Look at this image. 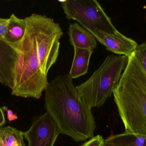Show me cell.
I'll list each match as a JSON object with an SVG mask.
<instances>
[{"instance_id":"obj_14","label":"cell","mask_w":146,"mask_h":146,"mask_svg":"<svg viewBox=\"0 0 146 146\" xmlns=\"http://www.w3.org/2000/svg\"><path fill=\"white\" fill-rule=\"evenodd\" d=\"M24 132L11 127L0 128V146H26Z\"/></svg>"},{"instance_id":"obj_17","label":"cell","mask_w":146,"mask_h":146,"mask_svg":"<svg viewBox=\"0 0 146 146\" xmlns=\"http://www.w3.org/2000/svg\"><path fill=\"white\" fill-rule=\"evenodd\" d=\"M8 23L9 19L0 18V39L5 40Z\"/></svg>"},{"instance_id":"obj_1","label":"cell","mask_w":146,"mask_h":146,"mask_svg":"<svg viewBox=\"0 0 146 146\" xmlns=\"http://www.w3.org/2000/svg\"><path fill=\"white\" fill-rule=\"evenodd\" d=\"M44 101L61 133L76 142L93 137L96 126L91 108L80 97L69 74L58 75L49 82Z\"/></svg>"},{"instance_id":"obj_4","label":"cell","mask_w":146,"mask_h":146,"mask_svg":"<svg viewBox=\"0 0 146 146\" xmlns=\"http://www.w3.org/2000/svg\"><path fill=\"white\" fill-rule=\"evenodd\" d=\"M26 30L21 42L24 53V67L20 80L11 89V94L24 98L38 99L48 85L47 75L41 67L36 38L29 16L25 18Z\"/></svg>"},{"instance_id":"obj_13","label":"cell","mask_w":146,"mask_h":146,"mask_svg":"<svg viewBox=\"0 0 146 146\" xmlns=\"http://www.w3.org/2000/svg\"><path fill=\"white\" fill-rule=\"evenodd\" d=\"M104 146H146V135L124 132L107 138Z\"/></svg>"},{"instance_id":"obj_8","label":"cell","mask_w":146,"mask_h":146,"mask_svg":"<svg viewBox=\"0 0 146 146\" xmlns=\"http://www.w3.org/2000/svg\"><path fill=\"white\" fill-rule=\"evenodd\" d=\"M19 50L7 42L0 39V82L12 89L15 83V71Z\"/></svg>"},{"instance_id":"obj_2","label":"cell","mask_w":146,"mask_h":146,"mask_svg":"<svg viewBox=\"0 0 146 146\" xmlns=\"http://www.w3.org/2000/svg\"><path fill=\"white\" fill-rule=\"evenodd\" d=\"M113 94L125 132L146 135V73L135 51Z\"/></svg>"},{"instance_id":"obj_18","label":"cell","mask_w":146,"mask_h":146,"mask_svg":"<svg viewBox=\"0 0 146 146\" xmlns=\"http://www.w3.org/2000/svg\"><path fill=\"white\" fill-rule=\"evenodd\" d=\"M5 118L4 117V113L1 108L0 107V128L2 127L5 124Z\"/></svg>"},{"instance_id":"obj_11","label":"cell","mask_w":146,"mask_h":146,"mask_svg":"<svg viewBox=\"0 0 146 146\" xmlns=\"http://www.w3.org/2000/svg\"><path fill=\"white\" fill-rule=\"evenodd\" d=\"M74 55L70 72L68 73L73 79H76L87 73L89 61L94 50L74 48Z\"/></svg>"},{"instance_id":"obj_10","label":"cell","mask_w":146,"mask_h":146,"mask_svg":"<svg viewBox=\"0 0 146 146\" xmlns=\"http://www.w3.org/2000/svg\"><path fill=\"white\" fill-rule=\"evenodd\" d=\"M68 33L69 42L74 48L94 50L97 47L96 38L78 23L70 24Z\"/></svg>"},{"instance_id":"obj_15","label":"cell","mask_w":146,"mask_h":146,"mask_svg":"<svg viewBox=\"0 0 146 146\" xmlns=\"http://www.w3.org/2000/svg\"><path fill=\"white\" fill-rule=\"evenodd\" d=\"M135 52L140 59L142 66L146 73V42L139 45Z\"/></svg>"},{"instance_id":"obj_3","label":"cell","mask_w":146,"mask_h":146,"mask_svg":"<svg viewBox=\"0 0 146 146\" xmlns=\"http://www.w3.org/2000/svg\"><path fill=\"white\" fill-rule=\"evenodd\" d=\"M128 59L126 56L110 55L88 80L76 87L80 98L91 109L103 106L111 97Z\"/></svg>"},{"instance_id":"obj_19","label":"cell","mask_w":146,"mask_h":146,"mask_svg":"<svg viewBox=\"0 0 146 146\" xmlns=\"http://www.w3.org/2000/svg\"><path fill=\"white\" fill-rule=\"evenodd\" d=\"M7 118L9 121H11L17 119V116L16 115L13 114L12 111L7 110Z\"/></svg>"},{"instance_id":"obj_12","label":"cell","mask_w":146,"mask_h":146,"mask_svg":"<svg viewBox=\"0 0 146 146\" xmlns=\"http://www.w3.org/2000/svg\"><path fill=\"white\" fill-rule=\"evenodd\" d=\"M26 30V23L25 19H19L12 13L9 18L5 40L17 48L25 36Z\"/></svg>"},{"instance_id":"obj_6","label":"cell","mask_w":146,"mask_h":146,"mask_svg":"<svg viewBox=\"0 0 146 146\" xmlns=\"http://www.w3.org/2000/svg\"><path fill=\"white\" fill-rule=\"evenodd\" d=\"M29 17L34 31L41 67L47 75L58 58L63 31L59 24L50 17L35 13Z\"/></svg>"},{"instance_id":"obj_16","label":"cell","mask_w":146,"mask_h":146,"mask_svg":"<svg viewBox=\"0 0 146 146\" xmlns=\"http://www.w3.org/2000/svg\"><path fill=\"white\" fill-rule=\"evenodd\" d=\"M105 140L101 135L92 137L80 146H104Z\"/></svg>"},{"instance_id":"obj_7","label":"cell","mask_w":146,"mask_h":146,"mask_svg":"<svg viewBox=\"0 0 146 146\" xmlns=\"http://www.w3.org/2000/svg\"><path fill=\"white\" fill-rule=\"evenodd\" d=\"M61 133L58 125L48 112L33 119L31 127L24 132L28 146H54Z\"/></svg>"},{"instance_id":"obj_9","label":"cell","mask_w":146,"mask_h":146,"mask_svg":"<svg viewBox=\"0 0 146 146\" xmlns=\"http://www.w3.org/2000/svg\"><path fill=\"white\" fill-rule=\"evenodd\" d=\"M97 40L108 50L127 57L135 51L139 45L133 39L126 37L117 30L113 33L101 31Z\"/></svg>"},{"instance_id":"obj_5","label":"cell","mask_w":146,"mask_h":146,"mask_svg":"<svg viewBox=\"0 0 146 146\" xmlns=\"http://www.w3.org/2000/svg\"><path fill=\"white\" fill-rule=\"evenodd\" d=\"M61 6L68 19L79 22L96 39L101 31L113 33L117 30L96 0H66L61 1Z\"/></svg>"}]
</instances>
